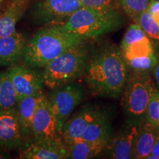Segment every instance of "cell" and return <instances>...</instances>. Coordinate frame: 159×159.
I'll list each match as a JSON object with an SVG mask.
<instances>
[{
    "label": "cell",
    "mask_w": 159,
    "mask_h": 159,
    "mask_svg": "<svg viewBox=\"0 0 159 159\" xmlns=\"http://www.w3.org/2000/svg\"><path fill=\"white\" fill-rule=\"evenodd\" d=\"M121 9L135 21L140 14L148 10L150 0H118Z\"/></svg>",
    "instance_id": "cb8c5ba5"
},
{
    "label": "cell",
    "mask_w": 159,
    "mask_h": 159,
    "mask_svg": "<svg viewBox=\"0 0 159 159\" xmlns=\"http://www.w3.org/2000/svg\"><path fill=\"white\" fill-rule=\"evenodd\" d=\"M83 7L98 10H120L118 0H80Z\"/></svg>",
    "instance_id": "4316f807"
},
{
    "label": "cell",
    "mask_w": 159,
    "mask_h": 159,
    "mask_svg": "<svg viewBox=\"0 0 159 159\" xmlns=\"http://www.w3.org/2000/svg\"><path fill=\"white\" fill-rule=\"evenodd\" d=\"M147 38L149 37L138 24L135 23L134 25H131L125 32V34L121 43L120 49H124L130 44Z\"/></svg>",
    "instance_id": "484cf974"
},
{
    "label": "cell",
    "mask_w": 159,
    "mask_h": 159,
    "mask_svg": "<svg viewBox=\"0 0 159 159\" xmlns=\"http://www.w3.org/2000/svg\"><path fill=\"white\" fill-rule=\"evenodd\" d=\"M84 97L83 89L74 83L52 89L47 98L61 136L64 122L77 106L80 104Z\"/></svg>",
    "instance_id": "8992f818"
},
{
    "label": "cell",
    "mask_w": 159,
    "mask_h": 159,
    "mask_svg": "<svg viewBox=\"0 0 159 159\" xmlns=\"http://www.w3.org/2000/svg\"><path fill=\"white\" fill-rule=\"evenodd\" d=\"M67 146L62 139L31 140L19 148V158L63 159L67 158Z\"/></svg>",
    "instance_id": "30bf717a"
},
{
    "label": "cell",
    "mask_w": 159,
    "mask_h": 159,
    "mask_svg": "<svg viewBox=\"0 0 159 159\" xmlns=\"http://www.w3.org/2000/svg\"><path fill=\"white\" fill-rule=\"evenodd\" d=\"M135 22L142 27L149 39L152 41L155 47L159 48V25L148 10H146L140 14Z\"/></svg>",
    "instance_id": "7402d4cb"
},
{
    "label": "cell",
    "mask_w": 159,
    "mask_h": 159,
    "mask_svg": "<svg viewBox=\"0 0 159 159\" xmlns=\"http://www.w3.org/2000/svg\"><path fill=\"white\" fill-rule=\"evenodd\" d=\"M102 111L93 105H85L64 122L61 130V138L69 144L81 138L87 127L94 122Z\"/></svg>",
    "instance_id": "7c38bea8"
},
{
    "label": "cell",
    "mask_w": 159,
    "mask_h": 159,
    "mask_svg": "<svg viewBox=\"0 0 159 159\" xmlns=\"http://www.w3.org/2000/svg\"><path fill=\"white\" fill-rule=\"evenodd\" d=\"M7 71L13 83L18 102L24 97L43 93L44 83L42 71L25 63L12 65Z\"/></svg>",
    "instance_id": "ba28073f"
},
{
    "label": "cell",
    "mask_w": 159,
    "mask_h": 159,
    "mask_svg": "<svg viewBox=\"0 0 159 159\" xmlns=\"http://www.w3.org/2000/svg\"><path fill=\"white\" fill-rule=\"evenodd\" d=\"M61 138L48 98L44 94L37 105L32 121L30 141Z\"/></svg>",
    "instance_id": "9c48e42d"
},
{
    "label": "cell",
    "mask_w": 159,
    "mask_h": 159,
    "mask_svg": "<svg viewBox=\"0 0 159 159\" xmlns=\"http://www.w3.org/2000/svg\"><path fill=\"white\" fill-rule=\"evenodd\" d=\"M125 61L128 72L150 74L153 71L155 66L159 61V58L157 52H155L150 55L134 57Z\"/></svg>",
    "instance_id": "44dd1931"
},
{
    "label": "cell",
    "mask_w": 159,
    "mask_h": 159,
    "mask_svg": "<svg viewBox=\"0 0 159 159\" xmlns=\"http://www.w3.org/2000/svg\"><path fill=\"white\" fill-rule=\"evenodd\" d=\"M4 1H5V0H0V6L2 5V3L4 2Z\"/></svg>",
    "instance_id": "1f68e13d"
},
{
    "label": "cell",
    "mask_w": 159,
    "mask_h": 159,
    "mask_svg": "<svg viewBox=\"0 0 159 159\" xmlns=\"http://www.w3.org/2000/svg\"><path fill=\"white\" fill-rule=\"evenodd\" d=\"M18 99L7 70L0 71V111L16 108Z\"/></svg>",
    "instance_id": "ffe728a7"
},
{
    "label": "cell",
    "mask_w": 159,
    "mask_h": 159,
    "mask_svg": "<svg viewBox=\"0 0 159 159\" xmlns=\"http://www.w3.org/2000/svg\"><path fill=\"white\" fill-rule=\"evenodd\" d=\"M83 76L93 94L118 98L128 76L121 49L108 46L90 55Z\"/></svg>",
    "instance_id": "6da1fadb"
},
{
    "label": "cell",
    "mask_w": 159,
    "mask_h": 159,
    "mask_svg": "<svg viewBox=\"0 0 159 159\" xmlns=\"http://www.w3.org/2000/svg\"><path fill=\"white\" fill-rule=\"evenodd\" d=\"M43 95L44 94L41 93L39 94L24 97L17 102L16 106L21 132L25 143L30 141L31 139L32 121L37 105Z\"/></svg>",
    "instance_id": "2e32d148"
},
{
    "label": "cell",
    "mask_w": 159,
    "mask_h": 159,
    "mask_svg": "<svg viewBox=\"0 0 159 159\" xmlns=\"http://www.w3.org/2000/svg\"><path fill=\"white\" fill-rule=\"evenodd\" d=\"M16 108L0 111V148L19 149L25 144Z\"/></svg>",
    "instance_id": "4fadbf2b"
},
{
    "label": "cell",
    "mask_w": 159,
    "mask_h": 159,
    "mask_svg": "<svg viewBox=\"0 0 159 159\" xmlns=\"http://www.w3.org/2000/svg\"><path fill=\"white\" fill-rule=\"evenodd\" d=\"M30 0H10L0 12V37L13 34L25 15Z\"/></svg>",
    "instance_id": "9a60e30c"
},
{
    "label": "cell",
    "mask_w": 159,
    "mask_h": 159,
    "mask_svg": "<svg viewBox=\"0 0 159 159\" xmlns=\"http://www.w3.org/2000/svg\"><path fill=\"white\" fill-rule=\"evenodd\" d=\"M155 88L150 74L128 72L121 94V104L129 120L139 123L144 120Z\"/></svg>",
    "instance_id": "5b68a950"
},
{
    "label": "cell",
    "mask_w": 159,
    "mask_h": 159,
    "mask_svg": "<svg viewBox=\"0 0 159 159\" xmlns=\"http://www.w3.org/2000/svg\"><path fill=\"white\" fill-rule=\"evenodd\" d=\"M121 52L124 59L129 60L134 57L150 55L156 52V49L152 41L149 38H147L130 44L125 48L121 49Z\"/></svg>",
    "instance_id": "603a6c76"
},
{
    "label": "cell",
    "mask_w": 159,
    "mask_h": 159,
    "mask_svg": "<svg viewBox=\"0 0 159 159\" xmlns=\"http://www.w3.org/2000/svg\"><path fill=\"white\" fill-rule=\"evenodd\" d=\"M152 72H153V75H154L155 80H156V85H157V89L159 90V61L156 64V66H155Z\"/></svg>",
    "instance_id": "f1b7e54d"
},
{
    "label": "cell",
    "mask_w": 159,
    "mask_h": 159,
    "mask_svg": "<svg viewBox=\"0 0 159 159\" xmlns=\"http://www.w3.org/2000/svg\"><path fill=\"white\" fill-rule=\"evenodd\" d=\"M89 57L90 52L85 41L71 47L43 67L44 85L52 90L74 83L84 74Z\"/></svg>",
    "instance_id": "3957f363"
},
{
    "label": "cell",
    "mask_w": 159,
    "mask_h": 159,
    "mask_svg": "<svg viewBox=\"0 0 159 159\" xmlns=\"http://www.w3.org/2000/svg\"><path fill=\"white\" fill-rule=\"evenodd\" d=\"M124 23L119 10H98L82 6L61 25L70 33L85 39L116 30Z\"/></svg>",
    "instance_id": "277c9868"
},
{
    "label": "cell",
    "mask_w": 159,
    "mask_h": 159,
    "mask_svg": "<svg viewBox=\"0 0 159 159\" xmlns=\"http://www.w3.org/2000/svg\"><path fill=\"white\" fill-rule=\"evenodd\" d=\"M145 120L159 128V90L156 87L147 109Z\"/></svg>",
    "instance_id": "d4e9b609"
},
{
    "label": "cell",
    "mask_w": 159,
    "mask_h": 159,
    "mask_svg": "<svg viewBox=\"0 0 159 159\" xmlns=\"http://www.w3.org/2000/svg\"><path fill=\"white\" fill-rule=\"evenodd\" d=\"M10 158H11V155L8 152L0 150V159H7Z\"/></svg>",
    "instance_id": "f546056e"
},
{
    "label": "cell",
    "mask_w": 159,
    "mask_h": 159,
    "mask_svg": "<svg viewBox=\"0 0 159 159\" xmlns=\"http://www.w3.org/2000/svg\"><path fill=\"white\" fill-rule=\"evenodd\" d=\"M140 123L128 120L116 134L111 135L105 151L108 158H133V148Z\"/></svg>",
    "instance_id": "8fae6325"
},
{
    "label": "cell",
    "mask_w": 159,
    "mask_h": 159,
    "mask_svg": "<svg viewBox=\"0 0 159 159\" xmlns=\"http://www.w3.org/2000/svg\"><path fill=\"white\" fill-rule=\"evenodd\" d=\"M111 135L112 128L111 120L108 115L102 111L94 122L87 127L80 139L87 142L104 143L108 144Z\"/></svg>",
    "instance_id": "ac0fdd59"
},
{
    "label": "cell",
    "mask_w": 159,
    "mask_h": 159,
    "mask_svg": "<svg viewBox=\"0 0 159 159\" xmlns=\"http://www.w3.org/2000/svg\"><path fill=\"white\" fill-rule=\"evenodd\" d=\"M85 39L71 33L61 25L39 30L26 44L22 60L33 68H43L47 63Z\"/></svg>",
    "instance_id": "7a4b0ae2"
},
{
    "label": "cell",
    "mask_w": 159,
    "mask_h": 159,
    "mask_svg": "<svg viewBox=\"0 0 159 159\" xmlns=\"http://www.w3.org/2000/svg\"><path fill=\"white\" fill-rule=\"evenodd\" d=\"M82 6L80 0H37L31 15L39 25H62Z\"/></svg>",
    "instance_id": "52a82bcc"
},
{
    "label": "cell",
    "mask_w": 159,
    "mask_h": 159,
    "mask_svg": "<svg viewBox=\"0 0 159 159\" xmlns=\"http://www.w3.org/2000/svg\"><path fill=\"white\" fill-rule=\"evenodd\" d=\"M26 44L25 35L17 31L0 37V66L16 64L22 59Z\"/></svg>",
    "instance_id": "5bb4252c"
},
{
    "label": "cell",
    "mask_w": 159,
    "mask_h": 159,
    "mask_svg": "<svg viewBox=\"0 0 159 159\" xmlns=\"http://www.w3.org/2000/svg\"><path fill=\"white\" fill-rule=\"evenodd\" d=\"M158 128L144 119L140 123L133 148V158H148L151 154Z\"/></svg>",
    "instance_id": "e0dca14e"
},
{
    "label": "cell",
    "mask_w": 159,
    "mask_h": 159,
    "mask_svg": "<svg viewBox=\"0 0 159 159\" xmlns=\"http://www.w3.org/2000/svg\"><path fill=\"white\" fill-rule=\"evenodd\" d=\"M151 15L152 16V17H153L154 19L156 20V22L159 25V11L156 12V13H152V14H151Z\"/></svg>",
    "instance_id": "4dcf8cb0"
},
{
    "label": "cell",
    "mask_w": 159,
    "mask_h": 159,
    "mask_svg": "<svg viewBox=\"0 0 159 159\" xmlns=\"http://www.w3.org/2000/svg\"><path fill=\"white\" fill-rule=\"evenodd\" d=\"M67 158L89 159L96 158L104 152L107 144L99 142H91L83 139L67 144Z\"/></svg>",
    "instance_id": "d6986e66"
},
{
    "label": "cell",
    "mask_w": 159,
    "mask_h": 159,
    "mask_svg": "<svg viewBox=\"0 0 159 159\" xmlns=\"http://www.w3.org/2000/svg\"><path fill=\"white\" fill-rule=\"evenodd\" d=\"M148 159H159V128H158V130H157L152 152L150 156L148 157Z\"/></svg>",
    "instance_id": "83f0119b"
}]
</instances>
